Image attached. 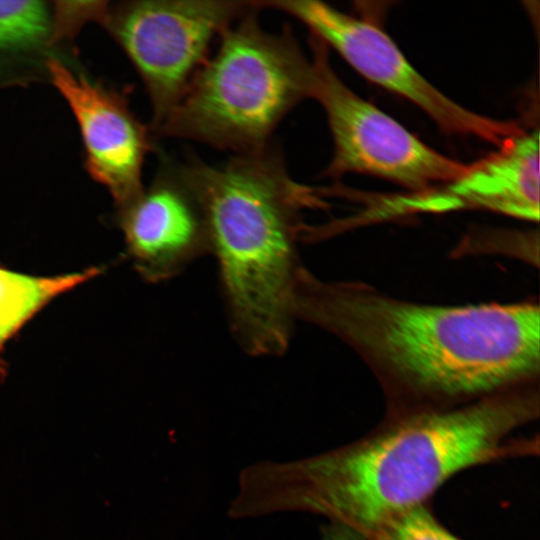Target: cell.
I'll list each match as a JSON object with an SVG mask.
<instances>
[{
    "instance_id": "13",
    "label": "cell",
    "mask_w": 540,
    "mask_h": 540,
    "mask_svg": "<svg viewBox=\"0 0 540 540\" xmlns=\"http://www.w3.org/2000/svg\"><path fill=\"white\" fill-rule=\"evenodd\" d=\"M365 540H461L434 515L430 503L415 507L382 524Z\"/></svg>"
},
{
    "instance_id": "3",
    "label": "cell",
    "mask_w": 540,
    "mask_h": 540,
    "mask_svg": "<svg viewBox=\"0 0 540 540\" xmlns=\"http://www.w3.org/2000/svg\"><path fill=\"white\" fill-rule=\"evenodd\" d=\"M209 227L230 332L253 357L288 350L293 297L303 268L302 211L325 207L316 188L296 182L273 148L236 154L221 164L178 162Z\"/></svg>"
},
{
    "instance_id": "10",
    "label": "cell",
    "mask_w": 540,
    "mask_h": 540,
    "mask_svg": "<svg viewBox=\"0 0 540 540\" xmlns=\"http://www.w3.org/2000/svg\"><path fill=\"white\" fill-rule=\"evenodd\" d=\"M390 215L485 209L514 218L539 219L538 129L505 140L457 178L422 192L387 200Z\"/></svg>"
},
{
    "instance_id": "4",
    "label": "cell",
    "mask_w": 540,
    "mask_h": 540,
    "mask_svg": "<svg viewBox=\"0 0 540 540\" xmlns=\"http://www.w3.org/2000/svg\"><path fill=\"white\" fill-rule=\"evenodd\" d=\"M257 6L219 37L213 56L154 134L236 154L269 146L284 117L311 98L313 68L292 31H266Z\"/></svg>"
},
{
    "instance_id": "11",
    "label": "cell",
    "mask_w": 540,
    "mask_h": 540,
    "mask_svg": "<svg viewBox=\"0 0 540 540\" xmlns=\"http://www.w3.org/2000/svg\"><path fill=\"white\" fill-rule=\"evenodd\" d=\"M96 272L91 269L84 273L40 278L0 268V347L44 303L93 277Z\"/></svg>"
},
{
    "instance_id": "12",
    "label": "cell",
    "mask_w": 540,
    "mask_h": 540,
    "mask_svg": "<svg viewBox=\"0 0 540 540\" xmlns=\"http://www.w3.org/2000/svg\"><path fill=\"white\" fill-rule=\"evenodd\" d=\"M53 40V16L46 2L0 1V53L31 51Z\"/></svg>"
},
{
    "instance_id": "7",
    "label": "cell",
    "mask_w": 540,
    "mask_h": 540,
    "mask_svg": "<svg viewBox=\"0 0 540 540\" xmlns=\"http://www.w3.org/2000/svg\"><path fill=\"white\" fill-rule=\"evenodd\" d=\"M259 2L263 9L281 11L303 23L311 35L332 47L360 74L418 106L446 133L475 136L498 147L523 131L517 121L486 117L451 100L425 79L373 22L320 1Z\"/></svg>"
},
{
    "instance_id": "5",
    "label": "cell",
    "mask_w": 540,
    "mask_h": 540,
    "mask_svg": "<svg viewBox=\"0 0 540 540\" xmlns=\"http://www.w3.org/2000/svg\"><path fill=\"white\" fill-rule=\"evenodd\" d=\"M257 0H145L108 8L107 25L141 77L154 134L209 57L214 40Z\"/></svg>"
},
{
    "instance_id": "6",
    "label": "cell",
    "mask_w": 540,
    "mask_h": 540,
    "mask_svg": "<svg viewBox=\"0 0 540 540\" xmlns=\"http://www.w3.org/2000/svg\"><path fill=\"white\" fill-rule=\"evenodd\" d=\"M311 98L323 107L334 144L325 174H370L422 192L461 175L467 165L432 149L396 120L354 93L338 77L328 47L309 39Z\"/></svg>"
},
{
    "instance_id": "1",
    "label": "cell",
    "mask_w": 540,
    "mask_h": 540,
    "mask_svg": "<svg viewBox=\"0 0 540 540\" xmlns=\"http://www.w3.org/2000/svg\"><path fill=\"white\" fill-rule=\"evenodd\" d=\"M539 412L535 384L453 409L384 417L341 447L248 467L234 509L239 517L313 513L365 538L430 503L444 483L467 469L538 456V435L522 431Z\"/></svg>"
},
{
    "instance_id": "9",
    "label": "cell",
    "mask_w": 540,
    "mask_h": 540,
    "mask_svg": "<svg viewBox=\"0 0 540 540\" xmlns=\"http://www.w3.org/2000/svg\"><path fill=\"white\" fill-rule=\"evenodd\" d=\"M52 83L70 106L81 131L86 168L119 207L144 189L142 169L153 135L131 112L123 95L90 81L57 59L46 62Z\"/></svg>"
},
{
    "instance_id": "2",
    "label": "cell",
    "mask_w": 540,
    "mask_h": 540,
    "mask_svg": "<svg viewBox=\"0 0 540 540\" xmlns=\"http://www.w3.org/2000/svg\"><path fill=\"white\" fill-rule=\"evenodd\" d=\"M293 313L353 350L380 385L385 417L442 411L539 384L533 302L444 306L301 269Z\"/></svg>"
},
{
    "instance_id": "8",
    "label": "cell",
    "mask_w": 540,
    "mask_h": 540,
    "mask_svg": "<svg viewBox=\"0 0 540 540\" xmlns=\"http://www.w3.org/2000/svg\"><path fill=\"white\" fill-rule=\"evenodd\" d=\"M148 188L120 208V224L135 267L147 281H169L211 255L204 209L178 162L162 159Z\"/></svg>"
},
{
    "instance_id": "14",
    "label": "cell",
    "mask_w": 540,
    "mask_h": 540,
    "mask_svg": "<svg viewBox=\"0 0 540 540\" xmlns=\"http://www.w3.org/2000/svg\"><path fill=\"white\" fill-rule=\"evenodd\" d=\"M322 540H365L358 533L337 524H330L324 531Z\"/></svg>"
}]
</instances>
